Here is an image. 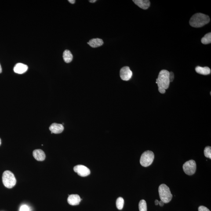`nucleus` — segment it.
Segmentation results:
<instances>
[{
    "instance_id": "6ab92c4d",
    "label": "nucleus",
    "mask_w": 211,
    "mask_h": 211,
    "mask_svg": "<svg viewBox=\"0 0 211 211\" xmlns=\"http://www.w3.org/2000/svg\"><path fill=\"white\" fill-rule=\"evenodd\" d=\"M139 209L140 211H147V203L144 200H141L139 202Z\"/></svg>"
},
{
    "instance_id": "9b49d317",
    "label": "nucleus",
    "mask_w": 211,
    "mask_h": 211,
    "mask_svg": "<svg viewBox=\"0 0 211 211\" xmlns=\"http://www.w3.org/2000/svg\"><path fill=\"white\" fill-rule=\"evenodd\" d=\"M28 69V66L22 63H17L14 67V71L18 74H23Z\"/></svg>"
},
{
    "instance_id": "393cba45",
    "label": "nucleus",
    "mask_w": 211,
    "mask_h": 211,
    "mask_svg": "<svg viewBox=\"0 0 211 211\" xmlns=\"http://www.w3.org/2000/svg\"><path fill=\"white\" fill-rule=\"evenodd\" d=\"M69 2L70 3L74 4L75 3L76 1L75 0H69Z\"/></svg>"
},
{
    "instance_id": "ddd939ff",
    "label": "nucleus",
    "mask_w": 211,
    "mask_h": 211,
    "mask_svg": "<svg viewBox=\"0 0 211 211\" xmlns=\"http://www.w3.org/2000/svg\"><path fill=\"white\" fill-rule=\"evenodd\" d=\"M33 156L37 161H43L45 158V154L44 151L41 149H36L33 152Z\"/></svg>"
},
{
    "instance_id": "f03ea898",
    "label": "nucleus",
    "mask_w": 211,
    "mask_h": 211,
    "mask_svg": "<svg viewBox=\"0 0 211 211\" xmlns=\"http://www.w3.org/2000/svg\"><path fill=\"white\" fill-rule=\"evenodd\" d=\"M210 21V18L207 15L197 13L193 15L190 19L189 23L192 27L199 28L207 24Z\"/></svg>"
},
{
    "instance_id": "c85d7f7f",
    "label": "nucleus",
    "mask_w": 211,
    "mask_h": 211,
    "mask_svg": "<svg viewBox=\"0 0 211 211\" xmlns=\"http://www.w3.org/2000/svg\"><path fill=\"white\" fill-rule=\"evenodd\" d=\"M1 139H0V146H1Z\"/></svg>"
},
{
    "instance_id": "9d476101",
    "label": "nucleus",
    "mask_w": 211,
    "mask_h": 211,
    "mask_svg": "<svg viewBox=\"0 0 211 211\" xmlns=\"http://www.w3.org/2000/svg\"><path fill=\"white\" fill-rule=\"evenodd\" d=\"M64 127L62 124L53 123L49 127V130L51 133L59 134L62 133L64 130Z\"/></svg>"
},
{
    "instance_id": "f3484780",
    "label": "nucleus",
    "mask_w": 211,
    "mask_h": 211,
    "mask_svg": "<svg viewBox=\"0 0 211 211\" xmlns=\"http://www.w3.org/2000/svg\"><path fill=\"white\" fill-rule=\"evenodd\" d=\"M201 42L203 44H208L211 42V33H209L205 34L201 40Z\"/></svg>"
},
{
    "instance_id": "b1692460",
    "label": "nucleus",
    "mask_w": 211,
    "mask_h": 211,
    "mask_svg": "<svg viewBox=\"0 0 211 211\" xmlns=\"http://www.w3.org/2000/svg\"><path fill=\"white\" fill-rule=\"evenodd\" d=\"M164 204H165V203H164L163 201H162L161 200L160 201H159V205L160 206H164Z\"/></svg>"
},
{
    "instance_id": "4468645a",
    "label": "nucleus",
    "mask_w": 211,
    "mask_h": 211,
    "mask_svg": "<svg viewBox=\"0 0 211 211\" xmlns=\"http://www.w3.org/2000/svg\"><path fill=\"white\" fill-rule=\"evenodd\" d=\"M103 43L104 42L103 40L98 38H93L90 40L89 42L87 43L88 44L93 48H96L101 46L103 44Z\"/></svg>"
},
{
    "instance_id": "a878e982",
    "label": "nucleus",
    "mask_w": 211,
    "mask_h": 211,
    "mask_svg": "<svg viewBox=\"0 0 211 211\" xmlns=\"http://www.w3.org/2000/svg\"><path fill=\"white\" fill-rule=\"evenodd\" d=\"M159 204V201L158 200H156L155 201V205H158Z\"/></svg>"
},
{
    "instance_id": "f257e3e1",
    "label": "nucleus",
    "mask_w": 211,
    "mask_h": 211,
    "mask_svg": "<svg viewBox=\"0 0 211 211\" xmlns=\"http://www.w3.org/2000/svg\"><path fill=\"white\" fill-rule=\"evenodd\" d=\"M169 72L168 70H163L160 72L158 78L156 79V83L158 85V90L160 93H164L165 90L169 87L170 81Z\"/></svg>"
},
{
    "instance_id": "dca6fc26",
    "label": "nucleus",
    "mask_w": 211,
    "mask_h": 211,
    "mask_svg": "<svg viewBox=\"0 0 211 211\" xmlns=\"http://www.w3.org/2000/svg\"><path fill=\"white\" fill-rule=\"evenodd\" d=\"M63 59L65 62L67 63H69L72 62L73 59V55L71 52L68 50H66L63 53Z\"/></svg>"
},
{
    "instance_id": "1a4fd4ad",
    "label": "nucleus",
    "mask_w": 211,
    "mask_h": 211,
    "mask_svg": "<svg viewBox=\"0 0 211 211\" xmlns=\"http://www.w3.org/2000/svg\"><path fill=\"white\" fill-rule=\"evenodd\" d=\"M67 201L69 205L76 206L79 205L81 199L80 197L78 194H72L69 195Z\"/></svg>"
},
{
    "instance_id": "bb28decb",
    "label": "nucleus",
    "mask_w": 211,
    "mask_h": 211,
    "mask_svg": "<svg viewBox=\"0 0 211 211\" xmlns=\"http://www.w3.org/2000/svg\"><path fill=\"white\" fill-rule=\"evenodd\" d=\"M96 0H91L89 1V2L91 3H94L96 2Z\"/></svg>"
},
{
    "instance_id": "6e6552de",
    "label": "nucleus",
    "mask_w": 211,
    "mask_h": 211,
    "mask_svg": "<svg viewBox=\"0 0 211 211\" xmlns=\"http://www.w3.org/2000/svg\"><path fill=\"white\" fill-rule=\"evenodd\" d=\"M120 77L121 79L124 81H127L132 78L133 73L129 67L125 66L122 67L120 70Z\"/></svg>"
},
{
    "instance_id": "412c9836",
    "label": "nucleus",
    "mask_w": 211,
    "mask_h": 211,
    "mask_svg": "<svg viewBox=\"0 0 211 211\" xmlns=\"http://www.w3.org/2000/svg\"><path fill=\"white\" fill-rule=\"evenodd\" d=\"M20 211H30V208L26 205H23L20 207Z\"/></svg>"
},
{
    "instance_id": "4be33fe9",
    "label": "nucleus",
    "mask_w": 211,
    "mask_h": 211,
    "mask_svg": "<svg viewBox=\"0 0 211 211\" xmlns=\"http://www.w3.org/2000/svg\"><path fill=\"white\" fill-rule=\"evenodd\" d=\"M174 73L172 72H169V79L170 82H172L174 80Z\"/></svg>"
},
{
    "instance_id": "0eeeda50",
    "label": "nucleus",
    "mask_w": 211,
    "mask_h": 211,
    "mask_svg": "<svg viewBox=\"0 0 211 211\" xmlns=\"http://www.w3.org/2000/svg\"><path fill=\"white\" fill-rule=\"evenodd\" d=\"M74 170L81 177H86L90 174V171L89 168L83 165H76L74 167Z\"/></svg>"
},
{
    "instance_id": "39448f33",
    "label": "nucleus",
    "mask_w": 211,
    "mask_h": 211,
    "mask_svg": "<svg viewBox=\"0 0 211 211\" xmlns=\"http://www.w3.org/2000/svg\"><path fill=\"white\" fill-rule=\"evenodd\" d=\"M154 158V154L152 151H147L144 152L141 156L140 164L143 167L150 166L153 162Z\"/></svg>"
},
{
    "instance_id": "a211bd4d",
    "label": "nucleus",
    "mask_w": 211,
    "mask_h": 211,
    "mask_svg": "<svg viewBox=\"0 0 211 211\" xmlns=\"http://www.w3.org/2000/svg\"><path fill=\"white\" fill-rule=\"evenodd\" d=\"M124 200L123 198H121V197H119L118 199H117L116 201V206L117 209H119V210H121L123 208L124 205Z\"/></svg>"
},
{
    "instance_id": "7ed1b4c3",
    "label": "nucleus",
    "mask_w": 211,
    "mask_h": 211,
    "mask_svg": "<svg viewBox=\"0 0 211 211\" xmlns=\"http://www.w3.org/2000/svg\"><path fill=\"white\" fill-rule=\"evenodd\" d=\"M160 199L165 203L170 202L172 198V195L169 187L165 184H161L158 188Z\"/></svg>"
},
{
    "instance_id": "423d86ee",
    "label": "nucleus",
    "mask_w": 211,
    "mask_h": 211,
    "mask_svg": "<svg viewBox=\"0 0 211 211\" xmlns=\"http://www.w3.org/2000/svg\"><path fill=\"white\" fill-rule=\"evenodd\" d=\"M183 168L186 174L191 176L194 174L196 171V164L194 160H190L183 164Z\"/></svg>"
},
{
    "instance_id": "2eb2a0df",
    "label": "nucleus",
    "mask_w": 211,
    "mask_h": 211,
    "mask_svg": "<svg viewBox=\"0 0 211 211\" xmlns=\"http://www.w3.org/2000/svg\"><path fill=\"white\" fill-rule=\"evenodd\" d=\"M195 71L198 74L203 75H209L211 73V69L209 67H201L197 66L195 69Z\"/></svg>"
},
{
    "instance_id": "cd10ccee",
    "label": "nucleus",
    "mask_w": 211,
    "mask_h": 211,
    "mask_svg": "<svg viewBox=\"0 0 211 211\" xmlns=\"http://www.w3.org/2000/svg\"><path fill=\"white\" fill-rule=\"evenodd\" d=\"M2 68H1V64H0V73H1L2 72Z\"/></svg>"
},
{
    "instance_id": "5701e85b",
    "label": "nucleus",
    "mask_w": 211,
    "mask_h": 211,
    "mask_svg": "<svg viewBox=\"0 0 211 211\" xmlns=\"http://www.w3.org/2000/svg\"><path fill=\"white\" fill-rule=\"evenodd\" d=\"M198 211H210L206 207L203 206H200L198 208Z\"/></svg>"
},
{
    "instance_id": "f8f14e48",
    "label": "nucleus",
    "mask_w": 211,
    "mask_h": 211,
    "mask_svg": "<svg viewBox=\"0 0 211 211\" xmlns=\"http://www.w3.org/2000/svg\"><path fill=\"white\" fill-rule=\"evenodd\" d=\"M133 2L142 9H147L150 6V2L149 0H133Z\"/></svg>"
},
{
    "instance_id": "aec40b11",
    "label": "nucleus",
    "mask_w": 211,
    "mask_h": 211,
    "mask_svg": "<svg viewBox=\"0 0 211 211\" xmlns=\"http://www.w3.org/2000/svg\"><path fill=\"white\" fill-rule=\"evenodd\" d=\"M204 154L206 158L211 159V147L210 146H207L204 150Z\"/></svg>"
},
{
    "instance_id": "20e7f679",
    "label": "nucleus",
    "mask_w": 211,
    "mask_h": 211,
    "mask_svg": "<svg viewBox=\"0 0 211 211\" xmlns=\"http://www.w3.org/2000/svg\"><path fill=\"white\" fill-rule=\"evenodd\" d=\"M2 182L5 187L11 188L16 185V179L12 172L6 171L4 172L2 176Z\"/></svg>"
}]
</instances>
